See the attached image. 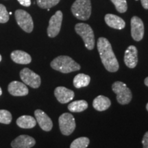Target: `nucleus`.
Segmentation results:
<instances>
[{
  "instance_id": "2",
  "label": "nucleus",
  "mask_w": 148,
  "mask_h": 148,
  "mask_svg": "<svg viewBox=\"0 0 148 148\" xmlns=\"http://www.w3.org/2000/svg\"><path fill=\"white\" fill-rule=\"evenodd\" d=\"M51 67L63 73H69L79 71L80 65L67 56H60L51 62Z\"/></svg>"
},
{
  "instance_id": "21",
  "label": "nucleus",
  "mask_w": 148,
  "mask_h": 148,
  "mask_svg": "<svg viewBox=\"0 0 148 148\" xmlns=\"http://www.w3.org/2000/svg\"><path fill=\"white\" fill-rule=\"evenodd\" d=\"M88 103L85 100H77L70 103L68 109L72 112H80L87 109Z\"/></svg>"
},
{
  "instance_id": "31",
  "label": "nucleus",
  "mask_w": 148,
  "mask_h": 148,
  "mask_svg": "<svg viewBox=\"0 0 148 148\" xmlns=\"http://www.w3.org/2000/svg\"><path fill=\"white\" fill-rule=\"evenodd\" d=\"M1 94H2V90H1V87H0V95H1Z\"/></svg>"
},
{
  "instance_id": "1",
  "label": "nucleus",
  "mask_w": 148,
  "mask_h": 148,
  "mask_svg": "<svg viewBox=\"0 0 148 148\" xmlns=\"http://www.w3.org/2000/svg\"><path fill=\"white\" fill-rule=\"evenodd\" d=\"M97 50L99 51L101 62L107 71L116 72L119 69V65L112 46L108 40L103 37H100L97 40Z\"/></svg>"
},
{
  "instance_id": "20",
  "label": "nucleus",
  "mask_w": 148,
  "mask_h": 148,
  "mask_svg": "<svg viewBox=\"0 0 148 148\" xmlns=\"http://www.w3.org/2000/svg\"><path fill=\"white\" fill-rule=\"evenodd\" d=\"M90 77L89 75L84 73H79L73 79V85L75 88H80L87 86L89 84Z\"/></svg>"
},
{
  "instance_id": "25",
  "label": "nucleus",
  "mask_w": 148,
  "mask_h": 148,
  "mask_svg": "<svg viewBox=\"0 0 148 148\" xmlns=\"http://www.w3.org/2000/svg\"><path fill=\"white\" fill-rule=\"evenodd\" d=\"M12 121V114L8 110H0V123L10 124Z\"/></svg>"
},
{
  "instance_id": "13",
  "label": "nucleus",
  "mask_w": 148,
  "mask_h": 148,
  "mask_svg": "<svg viewBox=\"0 0 148 148\" xmlns=\"http://www.w3.org/2000/svg\"><path fill=\"white\" fill-rule=\"evenodd\" d=\"M36 144V140L28 135H20L12 140L11 146L12 148H31Z\"/></svg>"
},
{
  "instance_id": "5",
  "label": "nucleus",
  "mask_w": 148,
  "mask_h": 148,
  "mask_svg": "<svg viewBox=\"0 0 148 148\" xmlns=\"http://www.w3.org/2000/svg\"><path fill=\"white\" fill-rule=\"evenodd\" d=\"M112 89L116 95V100L120 104H127L132 100V92L125 83L116 81L112 84Z\"/></svg>"
},
{
  "instance_id": "22",
  "label": "nucleus",
  "mask_w": 148,
  "mask_h": 148,
  "mask_svg": "<svg viewBox=\"0 0 148 148\" xmlns=\"http://www.w3.org/2000/svg\"><path fill=\"white\" fill-rule=\"evenodd\" d=\"M89 143V138L87 137H79L72 142L70 145V148H86Z\"/></svg>"
},
{
  "instance_id": "7",
  "label": "nucleus",
  "mask_w": 148,
  "mask_h": 148,
  "mask_svg": "<svg viewBox=\"0 0 148 148\" xmlns=\"http://www.w3.org/2000/svg\"><path fill=\"white\" fill-rule=\"evenodd\" d=\"M59 127L63 135L69 136L75 128V121L73 116L70 113H63L59 116Z\"/></svg>"
},
{
  "instance_id": "28",
  "label": "nucleus",
  "mask_w": 148,
  "mask_h": 148,
  "mask_svg": "<svg viewBox=\"0 0 148 148\" xmlns=\"http://www.w3.org/2000/svg\"><path fill=\"white\" fill-rule=\"evenodd\" d=\"M20 4L25 7H29L31 5V0H18Z\"/></svg>"
},
{
  "instance_id": "30",
  "label": "nucleus",
  "mask_w": 148,
  "mask_h": 148,
  "mask_svg": "<svg viewBox=\"0 0 148 148\" xmlns=\"http://www.w3.org/2000/svg\"><path fill=\"white\" fill-rule=\"evenodd\" d=\"M144 83H145V84L146 85V86H148V77H146V78L145 79V81H144Z\"/></svg>"
},
{
  "instance_id": "27",
  "label": "nucleus",
  "mask_w": 148,
  "mask_h": 148,
  "mask_svg": "<svg viewBox=\"0 0 148 148\" xmlns=\"http://www.w3.org/2000/svg\"><path fill=\"white\" fill-rule=\"evenodd\" d=\"M143 148H148V131L144 134L143 140H142Z\"/></svg>"
},
{
  "instance_id": "18",
  "label": "nucleus",
  "mask_w": 148,
  "mask_h": 148,
  "mask_svg": "<svg viewBox=\"0 0 148 148\" xmlns=\"http://www.w3.org/2000/svg\"><path fill=\"white\" fill-rule=\"evenodd\" d=\"M111 106V101L108 97L103 95H99L95 98L92 102V106L97 111H104Z\"/></svg>"
},
{
  "instance_id": "16",
  "label": "nucleus",
  "mask_w": 148,
  "mask_h": 148,
  "mask_svg": "<svg viewBox=\"0 0 148 148\" xmlns=\"http://www.w3.org/2000/svg\"><path fill=\"white\" fill-rule=\"evenodd\" d=\"M105 21L108 26L114 29H122L125 26L124 20L122 19L119 16L112 14H107L105 16Z\"/></svg>"
},
{
  "instance_id": "10",
  "label": "nucleus",
  "mask_w": 148,
  "mask_h": 148,
  "mask_svg": "<svg viewBox=\"0 0 148 148\" xmlns=\"http://www.w3.org/2000/svg\"><path fill=\"white\" fill-rule=\"evenodd\" d=\"M144 24L141 19L138 16H133L131 18V35L136 41H140L144 36Z\"/></svg>"
},
{
  "instance_id": "17",
  "label": "nucleus",
  "mask_w": 148,
  "mask_h": 148,
  "mask_svg": "<svg viewBox=\"0 0 148 148\" xmlns=\"http://www.w3.org/2000/svg\"><path fill=\"white\" fill-rule=\"evenodd\" d=\"M11 59L17 64H27L32 61L30 55L21 50L13 51L10 54Z\"/></svg>"
},
{
  "instance_id": "24",
  "label": "nucleus",
  "mask_w": 148,
  "mask_h": 148,
  "mask_svg": "<svg viewBox=\"0 0 148 148\" xmlns=\"http://www.w3.org/2000/svg\"><path fill=\"white\" fill-rule=\"evenodd\" d=\"M115 8L120 13H123L127 9L126 0H111Z\"/></svg>"
},
{
  "instance_id": "3",
  "label": "nucleus",
  "mask_w": 148,
  "mask_h": 148,
  "mask_svg": "<svg viewBox=\"0 0 148 148\" xmlns=\"http://www.w3.org/2000/svg\"><path fill=\"white\" fill-rule=\"evenodd\" d=\"M71 12L77 19L86 21L91 14L90 0H75L71 6Z\"/></svg>"
},
{
  "instance_id": "32",
  "label": "nucleus",
  "mask_w": 148,
  "mask_h": 148,
  "mask_svg": "<svg viewBox=\"0 0 148 148\" xmlns=\"http://www.w3.org/2000/svg\"><path fill=\"white\" fill-rule=\"evenodd\" d=\"M146 109H147V110L148 111V103H147V105H146Z\"/></svg>"
},
{
  "instance_id": "8",
  "label": "nucleus",
  "mask_w": 148,
  "mask_h": 148,
  "mask_svg": "<svg viewBox=\"0 0 148 148\" xmlns=\"http://www.w3.org/2000/svg\"><path fill=\"white\" fill-rule=\"evenodd\" d=\"M20 77L24 84L33 88H38L40 86V77L28 68H24L20 71Z\"/></svg>"
},
{
  "instance_id": "19",
  "label": "nucleus",
  "mask_w": 148,
  "mask_h": 148,
  "mask_svg": "<svg viewBox=\"0 0 148 148\" xmlns=\"http://www.w3.org/2000/svg\"><path fill=\"white\" fill-rule=\"evenodd\" d=\"M36 120L32 116L23 115L16 120V125L24 129H30L36 126Z\"/></svg>"
},
{
  "instance_id": "15",
  "label": "nucleus",
  "mask_w": 148,
  "mask_h": 148,
  "mask_svg": "<svg viewBox=\"0 0 148 148\" xmlns=\"http://www.w3.org/2000/svg\"><path fill=\"white\" fill-rule=\"evenodd\" d=\"M9 93L13 96H25L28 94L29 90L26 85L18 81H12L8 84Z\"/></svg>"
},
{
  "instance_id": "29",
  "label": "nucleus",
  "mask_w": 148,
  "mask_h": 148,
  "mask_svg": "<svg viewBox=\"0 0 148 148\" xmlns=\"http://www.w3.org/2000/svg\"><path fill=\"white\" fill-rule=\"evenodd\" d=\"M140 1L143 8L148 10V0H140Z\"/></svg>"
},
{
  "instance_id": "4",
  "label": "nucleus",
  "mask_w": 148,
  "mask_h": 148,
  "mask_svg": "<svg viewBox=\"0 0 148 148\" xmlns=\"http://www.w3.org/2000/svg\"><path fill=\"white\" fill-rule=\"evenodd\" d=\"M75 30L82 37L85 47L89 50L93 49L95 46V36L91 27L86 23H79L75 25Z\"/></svg>"
},
{
  "instance_id": "33",
  "label": "nucleus",
  "mask_w": 148,
  "mask_h": 148,
  "mask_svg": "<svg viewBox=\"0 0 148 148\" xmlns=\"http://www.w3.org/2000/svg\"><path fill=\"white\" fill-rule=\"evenodd\" d=\"M1 56L0 55V62H1Z\"/></svg>"
},
{
  "instance_id": "34",
  "label": "nucleus",
  "mask_w": 148,
  "mask_h": 148,
  "mask_svg": "<svg viewBox=\"0 0 148 148\" xmlns=\"http://www.w3.org/2000/svg\"><path fill=\"white\" fill-rule=\"evenodd\" d=\"M136 1H138V0H136Z\"/></svg>"
},
{
  "instance_id": "6",
  "label": "nucleus",
  "mask_w": 148,
  "mask_h": 148,
  "mask_svg": "<svg viewBox=\"0 0 148 148\" xmlns=\"http://www.w3.org/2000/svg\"><path fill=\"white\" fill-rule=\"evenodd\" d=\"M16 23L25 32H32L34 28V23L32 16L28 12L23 10H17L14 13Z\"/></svg>"
},
{
  "instance_id": "9",
  "label": "nucleus",
  "mask_w": 148,
  "mask_h": 148,
  "mask_svg": "<svg viewBox=\"0 0 148 148\" xmlns=\"http://www.w3.org/2000/svg\"><path fill=\"white\" fill-rule=\"evenodd\" d=\"M62 21V12L60 10L51 16L49 21V26L47 27V35L50 38H54L59 34L60 31Z\"/></svg>"
},
{
  "instance_id": "14",
  "label": "nucleus",
  "mask_w": 148,
  "mask_h": 148,
  "mask_svg": "<svg viewBox=\"0 0 148 148\" xmlns=\"http://www.w3.org/2000/svg\"><path fill=\"white\" fill-rule=\"evenodd\" d=\"M54 95L59 102L61 103H66L73 99L75 95L73 90L64 86H58L56 88Z\"/></svg>"
},
{
  "instance_id": "12",
  "label": "nucleus",
  "mask_w": 148,
  "mask_h": 148,
  "mask_svg": "<svg viewBox=\"0 0 148 148\" xmlns=\"http://www.w3.org/2000/svg\"><path fill=\"white\" fill-rule=\"evenodd\" d=\"M124 62L127 67L134 68L138 63V51L134 45H130L125 51Z\"/></svg>"
},
{
  "instance_id": "23",
  "label": "nucleus",
  "mask_w": 148,
  "mask_h": 148,
  "mask_svg": "<svg viewBox=\"0 0 148 148\" xmlns=\"http://www.w3.org/2000/svg\"><path fill=\"white\" fill-rule=\"evenodd\" d=\"M60 1V0H36V3L40 8L49 10L58 4Z\"/></svg>"
},
{
  "instance_id": "11",
  "label": "nucleus",
  "mask_w": 148,
  "mask_h": 148,
  "mask_svg": "<svg viewBox=\"0 0 148 148\" xmlns=\"http://www.w3.org/2000/svg\"><path fill=\"white\" fill-rule=\"evenodd\" d=\"M34 115L36 122L38 123L42 130L49 132L53 127V123L49 116L41 110H36L34 111Z\"/></svg>"
},
{
  "instance_id": "26",
  "label": "nucleus",
  "mask_w": 148,
  "mask_h": 148,
  "mask_svg": "<svg viewBox=\"0 0 148 148\" xmlns=\"http://www.w3.org/2000/svg\"><path fill=\"white\" fill-rule=\"evenodd\" d=\"M9 20V13L3 4H0V23H5Z\"/></svg>"
}]
</instances>
